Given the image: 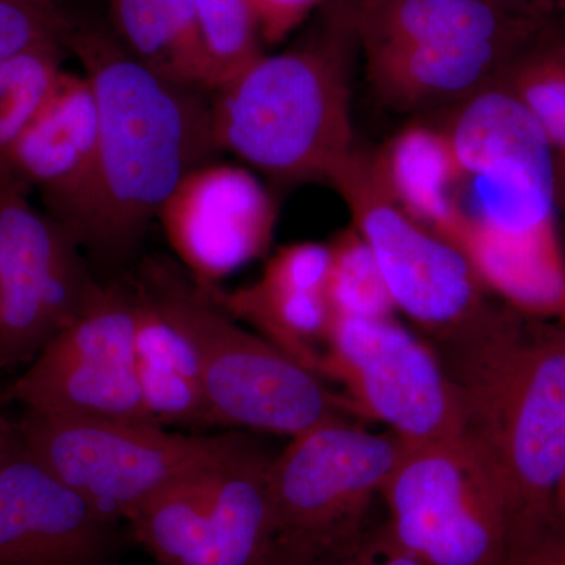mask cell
I'll use <instances>...</instances> for the list:
<instances>
[{
    "mask_svg": "<svg viewBox=\"0 0 565 565\" xmlns=\"http://www.w3.org/2000/svg\"><path fill=\"white\" fill-rule=\"evenodd\" d=\"M330 184L370 245L394 307L440 338L470 329L497 308L456 245L416 222L382 188L370 156L353 152Z\"/></svg>",
    "mask_w": 565,
    "mask_h": 565,
    "instance_id": "10",
    "label": "cell"
},
{
    "mask_svg": "<svg viewBox=\"0 0 565 565\" xmlns=\"http://www.w3.org/2000/svg\"><path fill=\"white\" fill-rule=\"evenodd\" d=\"M98 103L92 82L65 71L57 90L0 162L43 196L50 215L68 225L90 185L98 151Z\"/></svg>",
    "mask_w": 565,
    "mask_h": 565,
    "instance_id": "16",
    "label": "cell"
},
{
    "mask_svg": "<svg viewBox=\"0 0 565 565\" xmlns=\"http://www.w3.org/2000/svg\"><path fill=\"white\" fill-rule=\"evenodd\" d=\"M438 341L465 451L522 525L553 511L565 478V329L494 310Z\"/></svg>",
    "mask_w": 565,
    "mask_h": 565,
    "instance_id": "2",
    "label": "cell"
},
{
    "mask_svg": "<svg viewBox=\"0 0 565 565\" xmlns=\"http://www.w3.org/2000/svg\"><path fill=\"white\" fill-rule=\"evenodd\" d=\"M277 215L273 193L252 170L212 159L178 184L158 221L189 278L212 291L267 252Z\"/></svg>",
    "mask_w": 565,
    "mask_h": 565,
    "instance_id": "14",
    "label": "cell"
},
{
    "mask_svg": "<svg viewBox=\"0 0 565 565\" xmlns=\"http://www.w3.org/2000/svg\"><path fill=\"white\" fill-rule=\"evenodd\" d=\"M14 440H17V423L0 415V459L9 451Z\"/></svg>",
    "mask_w": 565,
    "mask_h": 565,
    "instance_id": "32",
    "label": "cell"
},
{
    "mask_svg": "<svg viewBox=\"0 0 565 565\" xmlns=\"http://www.w3.org/2000/svg\"><path fill=\"white\" fill-rule=\"evenodd\" d=\"M63 43L92 82L99 115L90 185L66 228L81 247L121 258L178 184L218 152L211 99L145 68L110 29L70 22Z\"/></svg>",
    "mask_w": 565,
    "mask_h": 565,
    "instance_id": "1",
    "label": "cell"
},
{
    "mask_svg": "<svg viewBox=\"0 0 565 565\" xmlns=\"http://www.w3.org/2000/svg\"><path fill=\"white\" fill-rule=\"evenodd\" d=\"M29 191L0 162V371L31 364L99 285L73 233L36 211Z\"/></svg>",
    "mask_w": 565,
    "mask_h": 565,
    "instance_id": "11",
    "label": "cell"
},
{
    "mask_svg": "<svg viewBox=\"0 0 565 565\" xmlns=\"http://www.w3.org/2000/svg\"><path fill=\"white\" fill-rule=\"evenodd\" d=\"M258 20L264 43H281L299 29L326 0H247Z\"/></svg>",
    "mask_w": 565,
    "mask_h": 565,
    "instance_id": "30",
    "label": "cell"
},
{
    "mask_svg": "<svg viewBox=\"0 0 565 565\" xmlns=\"http://www.w3.org/2000/svg\"><path fill=\"white\" fill-rule=\"evenodd\" d=\"M63 41H44L0 61V154L28 131L57 90Z\"/></svg>",
    "mask_w": 565,
    "mask_h": 565,
    "instance_id": "24",
    "label": "cell"
},
{
    "mask_svg": "<svg viewBox=\"0 0 565 565\" xmlns=\"http://www.w3.org/2000/svg\"><path fill=\"white\" fill-rule=\"evenodd\" d=\"M140 282L191 340L217 426L292 438L348 419L315 371L239 326L174 264L148 263Z\"/></svg>",
    "mask_w": 565,
    "mask_h": 565,
    "instance_id": "5",
    "label": "cell"
},
{
    "mask_svg": "<svg viewBox=\"0 0 565 565\" xmlns=\"http://www.w3.org/2000/svg\"><path fill=\"white\" fill-rule=\"evenodd\" d=\"M381 498L386 531L424 565H504L522 527L460 441L408 445Z\"/></svg>",
    "mask_w": 565,
    "mask_h": 565,
    "instance_id": "9",
    "label": "cell"
},
{
    "mask_svg": "<svg viewBox=\"0 0 565 565\" xmlns=\"http://www.w3.org/2000/svg\"><path fill=\"white\" fill-rule=\"evenodd\" d=\"M275 456L248 435L174 482L126 522L159 565H262L273 541Z\"/></svg>",
    "mask_w": 565,
    "mask_h": 565,
    "instance_id": "8",
    "label": "cell"
},
{
    "mask_svg": "<svg viewBox=\"0 0 565 565\" xmlns=\"http://www.w3.org/2000/svg\"><path fill=\"white\" fill-rule=\"evenodd\" d=\"M555 504L557 511L565 516V478L563 479V482H561L559 489H557Z\"/></svg>",
    "mask_w": 565,
    "mask_h": 565,
    "instance_id": "34",
    "label": "cell"
},
{
    "mask_svg": "<svg viewBox=\"0 0 565 565\" xmlns=\"http://www.w3.org/2000/svg\"><path fill=\"white\" fill-rule=\"evenodd\" d=\"M557 207L565 212V163L556 167Z\"/></svg>",
    "mask_w": 565,
    "mask_h": 565,
    "instance_id": "33",
    "label": "cell"
},
{
    "mask_svg": "<svg viewBox=\"0 0 565 565\" xmlns=\"http://www.w3.org/2000/svg\"><path fill=\"white\" fill-rule=\"evenodd\" d=\"M332 266L327 300L332 315L392 318L394 307L370 245L355 228H348L330 244Z\"/></svg>",
    "mask_w": 565,
    "mask_h": 565,
    "instance_id": "26",
    "label": "cell"
},
{
    "mask_svg": "<svg viewBox=\"0 0 565 565\" xmlns=\"http://www.w3.org/2000/svg\"><path fill=\"white\" fill-rule=\"evenodd\" d=\"M115 525L29 452L17 433L0 459V565H107Z\"/></svg>",
    "mask_w": 565,
    "mask_h": 565,
    "instance_id": "15",
    "label": "cell"
},
{
    "mask_svg": "<svg viewBox=\"0 0 565 565\" xmlns=\"http://www.w3.org/2000/svg\"><path fill=\"white\" fill-rule=\"evenodd\" d=\"M330 266V245H286L247 288L206 292L233 318L252 323L281 352L318 374L322 370L318 343L327 341L332 321L327 300Z\"/></svg>",
    "mask_w": 565,
    "mask_h": 565,
    "instance_id": "17",
    "label": "cell"
},
{
    "mask_svg": "<svg viewBox=\"0 0 565 565\" xmlns=\"http://www.w3.org/2000/svg\"><path fill=\"white\" fill-rule=\"evenodd\" d=\"M134 294V367L148 418L162 427L217 426L188 334L141 282Z\"/></svg>",
    "mask_w": 565,
    "mask_h": 565,
    "instance_id": "20",
    "label": "cell"
},
{
    "mask_svg": "<svg viewBox=\"0 0 565 565\" xmlns=\"http://www.w3.org/2000/svg\"><path fill=\"white\" fill-rule=\"evenodd\" d=\"M501 9L522 17L539 18V20H552L556 9V0H489Z\"/></svg>",
    "mask_w": 565,
    "mask_h": 565,
    "instance_id": "31",
    "label": "cell"
},
{
    "mask_svg": "<svg viewBox=\"0 0 565 565\" xmlns=\"http://www.w3.org/2000/svg\"><path fill=\"white\" fill-rule=\"evenodd\" d=\"M498 84L539 122L555 151L556 167L565 163V36L552 25L520 52Z\"/></svg>",
    "mask_w": 565,
    "mask_h": 565,
    "instance_id": "23",
    "label": "cell"
},
{
    "mask_svg": "<svg viewBox=\"0 0 565 565\" xmlns=\"http://www.w3.org/2000/svg\"><path fill=\"white\" fill-rule=\"evenodd\" d=\"M359 50L435 47L481 41L530 43L552 20L522 17L489 0H345Z\"/></svg>",
    "mask_w": 565,
    "mask_h": 565,
    "instance_id": "19",
    "label": "cell"
},
{
    "mask_svg": "<svg viewBox=\"0 0 565 565\" xmlns=\"http://www.w3.org/2000/svg\"><path fill=\"white\" fill-rule=\"evenodd\" d=\"M441 128L452 173L440 236L478 273L559 258L555 151L533 115L497 82Z\"/></svg>",
    "mask_w": 565,
    "mask_h": 565,
    "instance_id": "4",
    "label": "cell"
},
{
    "mask_svg": "<svg viewBox=\"0 0 565 565\" xmlns=\"http://www.w3.org/2000/svg\"><path fill=\"white\" fill-rule=\"evenodd\" d=\"M55 3H58L61 6L62 0H54Z\"/></svg>",
    "mask_w": 565,
    "mask_h": 565,
    "instance_id": "35",
    "label": "cell"
},
{
    "mask_svg": "<svg viewBox=\"0 0 565 565\" xmlns=\"http://www.w3.org/2000/svg\"><path fill=\"white\" fill-rule=\"evenodd\" d=\"M193 7L215 92L264 55L262 29L247 0H193Z\"/></svg>",
    "mask_w": 565,
    "mask_h": 565,
    "instance_id": "25",
    "label": "cell"
},
{
    "mask_svg": "<svg viewBox=\"0 0 565 565\" xmlns=\"http://www.w3.org/2000/svg\"><path fill=\"white\" fill-rule=\"evenodd\" d=\"M359 50L345 0L289 50L262 55L211 99L218 151L278 184L332 181L352 158L349 68Z\"/></svg>",
    "mask_w": 565,
    "mask_h": 565,
    "instance_id": "3",
    "label": "cell"
},
{
    "mask_svg": "<svg viewBox=\"0 0 565 565\" xmlns=\"http://www.w3.org/2000/svg\"><path fill=\"white\" fill-rule=\"evenodd\" d=\"M327 345L323 367L390 433L412 446L459 441V404L440 359L393 318L332 315Z\"/></svg>",
    "mask_w": 565,
    "mask_h": 565,
    "instance_id": "13",
    "label": "cell"
},
{
    "mask_svg": "<svg viewBox=\"0 0 565 565\" xmlns=\"http://www.w3.org/2000/svg\"><path fill=\"white\" fill-rule=\"evenodd\" d=\"M262 565H424L396 545L384 523L371 526L353 544L310 556L267 552Z\"/></svg>",
    "mask_w": 565,
    "mask_h": 565,
    "instance_id": "28",
    "label": "cell"
},
{
    "mask_svg": "<svg viewBox=\"0 0 565 565\" xmlns=\"http://www.w3.org/2000/svg\"><path fill=\"white\" fill-rule=\"evenodd\" d=\"M134 341L136 294L98 285L82 313L3 390L0 401L58 418L154 424L137 384Z\"/></svg>",
    "mask_w": 565,
    "mask_h": 565,
    "instance_id": "12",
    "label": "cell"
},
{
    "mask_svg": "<svg viewBox=\"0 0 565 565\" xmlns=\"http://www.w3.org/2000/svg\"><path fill=\"white\" fill-rule=\"evenodd\" d=\"M504 565H565V516L557 508L523 523Z\"/></svg>",
    "mask_w": 565,
    "mask_h": 565,
    "instance_id": "29",
    "label": "cell"
},
{
    "mask_svg": "<svg viewBox=\"0 0 565 565\" xmlns=\"http://www.w3.org/2000/svg\"><path fill=\"white\" fill-rule=\"evenodd\" d=\"M531 43L481 41L364 51V68L375 95L390 109L401 114L455 109L497 84Z\"/></svg>",
    "mask_w": 565,
    "mask_h": 565,
    "instance_id": "18",
    "label": "cell"
},
{
    "mask_svg": "<svg viewBox=\"0 0 565 565\" xmlns=\"http://www.w3.org/2000/svg\"><path fill=\"white\" fill-rule=\"evenodd\" d=\"M396 434H373L349 419L292 437L270 470L269 552L308 556L362 539L375 498L407 452Z\"/></svg>",
    "mask_w": 565,
    "mask_h": 565,
    "instance_id": "6",
    "label": "cell"
},
{
    "mask_svg": "<svg viewBox=\"0 0 565 565\" xmlns=\"http://www.w3.org/2000/svg\"><path fill=\"white\" fill-rule=\"evenodd\" d=\"M70 22L54 0H0V61L33 44L65 40Z\"/></svg>",
    "mask_w": 565,
    "mask_h": 565,
    "instance_id": "27",
    "label": "cell"
},
{
    "mask_svg": "<svg viewBox=\"0 0 565 565\" xmlns=\"http://www.w3.org/2000/svg\"><path fill=\"white\" fill-rule=\"evenodd\" d=\"M371 167L382 188L416 222L440 234L446 222V193L452 154L441 126H407L374 156Z\"/></svg>",
    "mask_w": 565,
    "mask_h": 565,
    "instance_id": "22",
    "label": "cell"
},
{
    "mask_svg": "<svg viewBox=\"0 0 565 565\" xmlns=\"http://www.w3.org/2000/svg\"><path fill=\"white\" fill-rule=\"evenodd\" d=\"M110 31L162 79L211 90L193 0H109Z\"/></svg>",
    "mask_w": 565,
    "mask_h": 565,
    "instance_id": "21",
    "label": "cell"
},
{
    "mask_svg": "<svg viewBox=\"0 0 565 565\" xmlns=\"http://www.w3.org/2000/svg\"><path fill=\"white\" fill-rule=\"evenodd\" d=\"M20 441L114 522L225 456L241 433L185 435L148 423L58 418L25 412Z\"/></svg>",
    "mask_w": 565,
    "mask_h": 565,
    "instance_id": "7",
    "label": "cell"
}]
</instances>
